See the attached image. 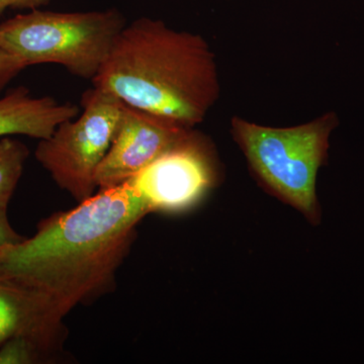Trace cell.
Listing matches in <instances>:
<instances>
[{
  "label": "cell",
  "instance_id": "cell-1",
  "mask_svg": "<svg viewBox=\"0 0 364 364\" xmlns=\"http://www.w3.org/2000/svg\"><path fill=\"white\" fill-rule=\"evenodd\" d=\"M150 213L128 181L97 189L77 207L42 220L31 238L0 250V286L20 303L21 338L40 358L59 344L68 314L111 286Z\"/></svg>",
  "mask_w": 364,
  "mask_h": 364
},
{
  "label": "cell",
  "instance_id": "cell-2",
  "mask_svg": "<svg viewBox=\"0 0 364 364\" xmlns=\"http://www.w3.org/2000/svg\"><path fill=\"white\" fill-rule=\"evenodd\" d=\"M91 82L186 128L202 124L221 95L217 60L205 38L151 18L127 23Z\"/></svg>",
  "mask_w": 364,
  "mask_h": 364
},
{
  "label": "cell",
  "instance_id": "cell-3",
  "mask_svg": "<svg viewBox=\"0 0 364 364\" xmlns=\"http://www.w3.org/2000/svg\"><path fill=\"white\" fill-rule=\"evenodd\" d=\"M338 124L333 112L287 128L234 116L230 132L261 188L317 225L321 221L318 172L327 161L330 136Z\"/></svg>",
  "mask_w": 364,
  "mask_h": 364
},
{
  "label": "cell",
  "instance_id": "cell-4",
  "mask_svg": "<svg viewBox=\"0 0 364 364\" xmlns=\"http://www.w3.org/2000/svg\"><path fill=\"white\" fill-rule=\"evenodd\" d=\"M127 25L117 9L58 13L33 9L0 25V47L26 67L58 64L92 81Z\"/></svg>",
  "mask_w": 364,
  "mask_h": 364
},
{
  "label": "cell",
  "instance_id": "cell-5",
  "mask_svg": "<svg viewBox=\"0 0 364 364\" xmlns=\"http://www.w3.org/2000/svg\"><path fill=\"white\" fill-rule=\"evenodd\" d=\"M81 112L40 140L37 161L53 181L83 202L97 191L98 167L111 147L123 102L104 90L92 86L83 93Z\"/></svg>",
  "mask_w": 364,
  "mask_h": 364
},
{
  "label": "cell",
  "instance_id": "cell-6",
  "mask_svg": "<svg viewBox=\"0 0 364 364\" xmlns=\"http://www.w3.org/2000/svg\"><path fill=\"white\" fill-rule=\"evenodd\" d=\"M218 181L214 146L193 129L129 181L151 213H176L196 205Z\"/></svg>",
  "mask_w": 364,
  "mask_h": 364
},
{
  "label": "cell",
  "instance_id": "cell-7",
  "mask_svg": "<svg viewBox=\"0 0 364 364\" xmlns=\"http://www.w3.org/2000/svg\"><path fill=\"white\" fill-rule=\"evenodd\" d=\"M193 129L123 102L111 147L98 167L97 189L130 181Z\"/></svg>",
  "mask_w": 364,
  "mask_h": 364
},
{
  "label": "cell",
  "instance_id": "cell-8",
  "mask_svg": "<svg viewBox=\"0 0 364 364\" xmlns=\"http://www.w3.org/2000/svg\"><path fill=\"white\" fill-rule=\"evenodd\" d=\"M79 114L76 105L61 104L50 97H33L18 86L0 97V138L21 135L43 140L60 124Z\"/></svg>",
  "mask_w": 364,
  "mask_h": 364
},
{
  "label": "cell",
  "instance_id": "cell-9",
  "mask_svg": "<svg viewBox=\"0 0 364 364\" xmlns=\"http://www.w3.org/2000/svg\"><path fill=\"white\" fill-rule=\"evenodd\" d=\"M28 155L26 144L11 136L0 138V208L9 207Z\"/></svg>",
  "mask_w": 364,
  "mask_h": 364
},
{
  "label": "cell",
  "instance_id": "cell-10",
  "mask_svg": "<svg viewBox=\"0 0 364 364\" xmlns=\"http://www.w3.org/2000/svg\"><path fill=\"white\" fill-rule=\"evenodd\" d=\"M25 318L18 299L0 286V345L13 337H21Z\"/></svg>",
  "mask_w": 364,
  "mask_h": 364
},
{
  "label": "cell",
  "instance_id": "cell-11",
  "mask_svg": "<svg viewBox=\"0 0 364 364\" xmlns=\"http://www.w3.org/2000/svg\"><path fill=\"white\" fill-rule=\"evenodd\" d=\"M40 359L32 345L21 337H13L0 345V364H31Z\"/></svg>",
  "mask_w": 364,
  "mask_h": 364
},
{
  "label": "cell",
  "instance_id": "cell-12",
  "mask_svg": "<svg viewBox=\"0 0 364 364\" xmlns=\"http://www.w3.org/2000/svg\"><path fill=\"white\" fill-rule=\"evenodd\" d=\"M26 68L20 60L0 47V92Z\"/></svg>",
  "mask_w": 364,
  "mask_h": 364
},
{
  "label": "cell",
  "instance_id": "cell-13",
  "mask_svg": "<svg viewBox=\"0 0 364 364\" xmlns=\"http://www.w3.org/2000/svg\"><path fill=\"white\" fill-rule=\"evenodd\" d=\"M25 238L11 227L7 215V208H0V250L16 245Z\"/></svg>",
  "mask_w": 364,
  "mask_h": 364
},
{
  "label": "cell",
  "instance_id": "cell-14",
  "mask_svg": "<svg viewBox=\"0 0 364 364\" xmlns=\"http://www.w3.org/2000/svg\"><path fill=\"white\" fill-rule=\"evenodd\" d=\"M51 0H0V14H4L7 9H39L47 6Z\"/></svg>",
  "mask_w": 364,
  "mask_h": 364
}]
</instances>
